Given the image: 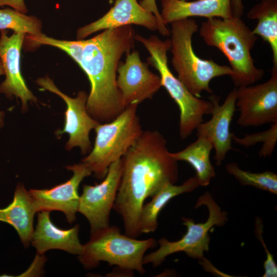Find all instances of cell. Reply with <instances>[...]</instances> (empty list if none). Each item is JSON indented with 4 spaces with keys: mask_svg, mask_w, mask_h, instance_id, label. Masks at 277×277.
<instances>
[{
    "mask_svg": "<svg viewBox=\"0 0 277 277\" xmlns=\"http://www.w3.org/2000/svg\"><path fill=\"white\" fill-rule=\"evenodd\" d=\"M232 140L236 144L248 148L262 142V148L259 152V155L262 157L270 156L275 148L277 142V123L271 124L270 128L263 131L245 134L242 138L232 136Z\"/></svg>",
    "mask_w": 277,
    "mask_h": 277,
    "instance_id": "25",
    "label": "cell"
},
{
    "mask_svg": "<svg viewBox=\"0 0 277 277\" xmlns=\"http://www.w3.org/2000/svg\"><path fill=\"white\" fill-rule=\"evenodd\" d=\"M36 212L32 199L23 185H17L13 201L7 207L0 209V222L12 226L25 247L31 242L34 232L33 217Z\"/></svg>",
    "mask_w": 277,
    "mask_h": 277,
    "instance_id": "19",
    "label": "cell"
},
{
    "mask_svg": "<svg viewBox=\"0 0 277 277\" xmlns=\"http://www.w3.org/2000/svg\"><path fill=\"white\" fill-rule=\"evenodd\" d=\"M219 96L212 94L208 99L212 104L211 119L203 122L196 128V136L207 138L215 150L214 159L216 166H220L228 151L233 149L231 145L233 133L230 125L236 108V87L231 91L222 105Z\"/></svg>",
    "mask_w": 277,
    "mask_h": 277,
    "instance_id": "14",
    "label": "cell"
},
{
    "mask_svg": "<svg viewBox=\"0 0 277 277\" xmlns=\"http://www.w3.org/2000/svg\"><path fill=\"white\" fill-rule=\"evenodd\" d=\"M206 206L209 211L207 220L195 223L190 218L183 217V225L186 233L176 241H169L165 238L158 240L160 247L155 251L145 255L143 264H151L154 268L162 264L166 258L172 254L184 252L190 258L203 260L204 253L208 251L210 243L209 231L214 226H223L228 221L227 213L222 211L211 194L206 191L197 200L195 208Z\"/></svg>",
    "mask_w": 277,
    "mask_h": 277,
    "instance_id": "8",
    "label": "cell"
},
{
    "mask_svg": "<svg viewBox=\"0 0 277 277\" xmlns=\"http://www.w3.org/2000/svg\"><path fill=\"white\" fill-rule=\"evenodd\" d=\"M170 30L172 55V65L177 73V78L188 90L200 97L203 91L212 94L211 81L217 77L232 74L229 66L221 65L212 60H204L194 52L192 36L198 31L196 21L186 18L171 23Z\"/></svg>",
    "mask_w": 277,
    "mask_h": 277,
    "instance_id": "4",
    "label": "cell"
},
{
    "mask_svg": "<svg viewBox=\"0 0 277 277\" xmlns=\"http://www.w3.org/2000/svg\"><path fill=\"white\" fill-rule=\"evenodd\" d=\"M4 71L3 67L2 62L0 60V75H4ZM4 116V112L3 111H0V128L2 127L3 125V118Z\"/></svg>",
    "mask_w": 277,
    "mask_h": 277,
    "instance_id": "30",
    "label": "cell"
},
{
    "mask_svg": "<svg viewBox=\"0 0 277 277\" xmlns=\"http://www.w3.org/2000/svg\"><path fill=\"white\" fill-rule=\"evenodd\" d=\"M122 171L121 158L110 165L101 183L94 186L83 185L78 212L88 221L91 233L110 225V213L115 200Z\"/></svg>",
    "mask_w": 277,
    "mask_h": 277,
    "instance_id": "10",
    "label": "cell"
},
{
    "mask_svg": "<svg viewBox=\"0 0 277 277\" xmlns=\"http://www.w3.org/2000/svg\"><path fill=\"white\" fill-rule=\"evenodd\" d=\"M137 107H127L114 119L100 123L94 129V146L81 162L97 179H104L110 165L121 159L143 132Z\"/></svg>",
    "mask_w": 277,
    "mask_h": 277,
    "instance_id": "7",
    "label": "cell"
},
{
    "mask_svg": "<svg viewBox=\"0 0 277 277\" xmlns=\"http://www.w3.org/2000/svg\"><path fill=\"white\" fill-rule=\"evenodd\" d=\"M271 73L264 83L236 87L238 125L259 127L277 123V67L273 66Z\"/></svg>",
    "mask_w": 277,
    "mask_h": 277,
    "instance_id": "9",
    "label": "cell"
},
{
    "mask_svg": "<svg viewBox=\"0 0 277 277\" xmlns=\"http://www.w3.org/2000/svg\"><path fill=\"white\" fill-rule=\"evenodd\" d=\"M135 38L148 50L149 56L147 58V63L158 71L162 86L178 106L180 136L182 140L187 138L203 122L204 116L211 114V102L191 94L170 71L167 54L171 46L170 38L163 41L155 35L145 38L137 34Z\"/></svg>",
    "mask_w": 277,
    "mask_h": 277,
    "instance_id": "6",
    "label": "cell"
},
{
    "mask_svg": "<svg viewBox=\"0 0 277 277\" xmlns=\"http://www.w3.org/2000/svg\"><path fill=\"white\" fill-rule=\"evenodd\" d=\"M199 186L195 175L189 177L181 185L171 183L163 185L151 197V201L144 204L142 208L138 223L140 234L154 232L158 226V215L166 204L176 196L191 192Z\"/></svg>",
    "mask_w": 277,
    "mask_h": 277,
    "instance_id": "20",
    "label": "cell"
},
{
    "mask_svg": "<svg viewBox=\"0 0 277 277\" xmlns=\"http://www.w3.org/2000/svg\"><path fill=\"white\" fill-rule=\"evenodd\" d=\"M109 4H111L113 3V2L114 1V0H108Z\"/></svg>",
    "mask_w": 277,
    "mask_h": 277,
    "instance_id": "31",
    "label": "cell"
},
{
    "mask_svg": "<svg viewBox=\"0 0 277 277\" xmlns=\"http://www.w3.org/2000/svg\"><path fill=\"white\" fill-rule=\"evenodd\" d=\"M36 83L43 89L61 97L66 104L64 128L56 132L58 135L64 133L69 134V138L66 145V149L70 150L74 147H78L82 154L87 153L91 149L90 132L101 123L93 118L87 111V93L81 91L75 97H71L59 90L53 81L47 76L39 78Z\"/></svg>",
    "mask_w": 277,
    "mask_h": 277,
    "instance_id": "11",
    "label": "cell"
},
{
    "mask_svg": "<svg viewBox=\"0 0 277 277\" xmlns=\"http://www.w3.org/2000/svg\"><path fill=\"white\" fill-rule=\"evenodd\" d=\"M228 173L233 175L243 186H251L257 189L277 194V175L270 171L253 173L241 169L236 163L226 166Z\"/></svg>",
    "mask_w": 277,
    "mask_h": 277,
    "instance_id": "23",
    "label": "cell"
},
{
    "mask_svg": "<svg viewBox=\"0 0 277 277\" xmlns=\"http://www.w3.org/2000/svg\"><path fill=\"white\" fill-rule=\"evenodd\" d=\"M135 34L131 25H126L104 30L88 39H78L73 60L90 83L86 109L101 123L111 121L125 109L116 85V73L123 54L134 48Z\"/></svg>",
    "mask_w": 277,
    "mask_h": 277,
    "instance_id": "2",
    "label": "cell"
},
{
    "mask_svg": "<svg viewBox=\"0 0 277 277\" xmlns=\"http://www.w3.org/2000/svg\"><path fill=\"white\" fill-rule=\"evenodd\" d=\"M140 5L145 9L152 12L156 17L159 23L158 31L163 36L170 35V30L163 23L155 0H141Z\"/></svg>",
    "mask_w": 277,
    "mask_h": 277,
    "instance_id": "27",
    "label": "cell"
},
{
    "mask_svg": "<svg viewBox=\"0 0 277 277\" xmlns=\"http://www.w3.org/2000/svg\"><path fill=\"white\" fill-rule=\"evenodd\" d=\"M114 5L102 17L95 22L79 28L77 39L86 38L100 30L132 24L158 31L159 23L155 16L143 8L137 0H115Z\"/></svg>",
    "mask_w": 277,
    "mask_h": 277,
    "instance_id": "16",
    "label": "cell"
},
{
    "mask_svg": "<svg viewBox=\"0 0 277 277\" xmlns=\"http://www.w3.org/2000/svg\"><path fill=\"white\" fill-rule=\"evenodd\" d=\"M126 55L125 62L118 64L116 76L117 87L125 108L151 99L162 87L160 76L141 61L138 51L133 50Z\"/></svg>",
    "mask_w": 277,
    "mask_h": 277,
    "instance_id": "12",
    "label": "cell"
},
{
    "mask_svg": "<svg viewBox=\"0 0 277 277\" xmlns=\"http://www.w3.org/2000/svg\"><path fill=\"white\" fill-rule=\"evenodd\" d=\"M6 29L32 35L42 33V23L39 19L9 8L0 9V30Z\"/></svg>",
    "mask_w": 277,
    "mask_h": 277,
    "instance_id": "24",
    "label": "cell"
},
{
    "mask_svg": "<svg viewBox=\"0 0 277 277\" xmlns=\"http://www.w3.org/2000/svg\"><path fill=\"white\" fill-rule=\"evenodd\" d=\"M247 17L257 21L252 32L268 43L273 66L277 67V0H261L249 10Z\"/></svg>",
    "mask_w": 277,
    "mask_h": 277,
    "instance_id": "22",
    "label": "cell"
},
{
    "mask_svg": "<svg viewBox=\"0 0 277 277\" xmlns=\"http://www.w3.org/2000/svg\"><path fill=\"white\" fill-rule=\"evenodd\" d=\"M1 33L0 60L6 78L0 85V92L9 98L13 95L19 98L22 110L25 111L27 109L28 101H36V98L27 87L21 73V50L26 33L14 32L8 36L5 30H1Z\"/></svg>",
    "mask_w": 277,
    "mask_h": 277,
    "instance_id": "15",
    "label": "cell"
},
{
    "mask_svg": "<svg viewBox=\"0 0 277 277\" xmlns=\"http://www.w3.org/2000/svg\"><path fill=\"white\" fill-rule=\"evenodd\" d=\"M79 226L62 229L55 225L50 218V211H42L37 214V222L31 240L38 254L50 249H60L79 255L84 245L78 239Z\"/></svg>",
    "mask_w": 277,
    "mask_h": 277,
    "instance_id": "17",
    "label": "cell"
},
{
    "mask_svg": "<svg viewBox=\"0 0 277 277\" xmlns=\"http://www.w3.org/2000/svg\"><path fill=\"white\" fill-rule=\"evenodd\" d=\"M3 6H10L25 14L28 12L24 0H0V7Z\"/></svg>",
    "mask_w": 277,
    "mask_h": 277,
    "instance_id": "28",
    "label": "cell"
},
{
    "mask_svg": "<svg viewBox=\"0 0 277 277\" xmlns=\"http://www.w3.org/2000/svg\"><path fill=\"white\" fill-rule=\"evenodd\" d=\"M154 238L140 240L123 234L116 226H110L91 233L78 258L86 269L97 267L101 261L115 265L129 275L133 271L145 273L143 258L146 251L156 246Z\"/></svg>",
    "mask_w": 277,
    "mask_h": 277,
    "instance_id": "5",
    "label": "cell"
},
{
    "mask_svg": "<svg viewBox=\"0 0 277 277\" xmlns=\"http://www.w3.org/2000/svg\"><path fill=\"white\" fill-rule=\"evenodd\" d=\"M73 175L66 182L50 189H32L28 192L36 212L57 210L63 212L67 221L72 224L78 212L80 196L78 186L83 179L90 175L91 170L83 163L68 166Z\"/></svg>",
    "mask_w": 277,
    "mask_h": 277,
    "instance_id": "13",
    "label": "cell"
},
{
    "mask_svg": "<svg viewBox=\"0 0 277 277\" xmlns=\"http://www.w3.org/2000/svg\"><path fill=\"white\" fill-rule=\"evenodd\" d=\"M183 1H193V0H183Z\"/></svg>",
    "mask_w": 277,
    "mask_h": 277,
    "instance_id": "32",
    "label": "cell"
},
{
    "mask_svg": "<svg viewBox=\"0 0 277 277\" xmlns=\"http://www.w3.org/2000/svg\"><path fill=\"white\" fill-rule=\"evenodd\" d=\"M230 5L233 16L241 17L244 13L242 0H230Z\"/></svg>",
    "mask_w": 277,
    "mask_h": 277,
    "instance_id": "29",
    "label": "cell"
},
{
    "mask_svg": "<svg viewBox=\"0 0 277 277\" xmlns=\"http://www.w3.org/2000/svg\"><path fill=\"white\" fill-rule=\"evenodd\" d=\"M200 35L208 46L219 49L227 58L235 87L254 84L264 76L251 55L258 38L241 17H212L203 22Z\"/></svg>",
    "mask_w": 277,
    "mask_h": 277,
    "instance_id": "3",
    "label": "cell"
},
{
    "mask_svg": "<svg viewBox=\"0 0 277 277\" xmlns=\"http://www.w3.org/2000/svg\"><path fill=\"white\" fill-rule=\"evenodd\" d=\"M255 233L258 239L261 242L266 253V259L264 262L265 272L263 277H276L277 276V266L273 255L269 252L262 237L263 224L260 217L255 220Z\"/></svg>",
    "mask_w": 277,
    "mask_h": 277,
    "instance_id": "26",
    "label": "cell"
},
{
    "mask_svg": "<svg viewBox=\"0 0 277 277\" xmlns=\"http://www.w3.org/2000/svg\"><path fill=\"white\" fill-rule=\"evenodd\" d=\"M196 140L184 149L171 153L170 155L176 161H185L195 170L200 186H207L215 176V170L210 154L213 149L211 142L206 137L197 136Z\"/></svg>",
    "mask_w": 277,
    "mask_h": 277,
    "instance_id": "21",
    "label": "cell"
},
{
    "mask_svg": "<svg viewBox=\"0 0 277 277\" xmlns=\"http://www.w3.org/2000/svg\"><path fill=\"white\" fill-rule=\"evenodd\" d=\"M122 160V174L112 209L122 217L125 234L137 238L141 235L138 223L145 200L165 184L177 181V162L157 130L143 131Z\"/></svg>",
    "mask_w": 277,
    "mask_h": 277,
    "instance_id": "1",
    "label": "cell"
},
{
    "mask_svg": "<svg viewBox=\"0 0 277 277\" xmlns=\"http://www.w3.org/2000/svg\"><path fill=\"white\" fill-rule=\"evenodd\" d=\"M160 13L166 26L172 22L194 16L228 18L233 16L230 0H161Z\"/></svg>",
    "mask_w": 277,
    "mask_h": 277,
    "instance_id": "18",
    "label": "cell"
}]
</instances>
